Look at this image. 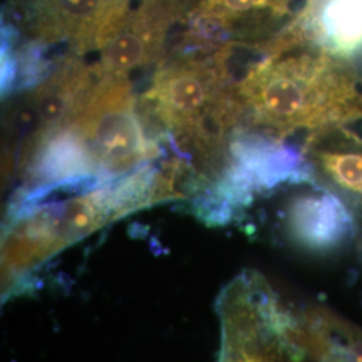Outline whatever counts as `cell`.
<instances>
[{
	"mask_svg": "<svg viewBox=\"0 0 362 362\" xmlns=\"http://www.w3.org/2000/svg\"><path fill=\"white\" fill-rule=\"evenodd\" d=\"M236 129L282 140L298 130L311 136L362 118V82L350 64L306 45L274 42L226 88Z\"/></svg>",
	"mask_w": 362,
	"mask_h": 362,
	"instance_id": "obj_1",
	"label": "cell"
},
{
	"mask_svg": "<svg viewBox=\"0 0 362 362\" xmlns=\"http://www.w3.org/2000/svg\"><path fill=\"white\" fill-rule=\"evenodd\" d=\"M224 89L214 57L163 59L151 86L137 101L148 139L158 145L191 139Z\"/></svg>",
	"mask_w": 362,
	"mask_h": 362,
	"instance_id": "obj_2",
	"label": "cell"
},
{
	"mask_svg": "<svg viewBox=\"0 0 362 362\" xmlns=\"http://www.w3.org/2000/svg\"><path fill=\"white\" fill-rule=\"evenodd\" d=\"M76 127L105 179L125 175L158 156L160 145L148 139L128 77H100Z\"/></svg>",
	"mask_w": 362,
	"mask_h": 362,
	"instance_id": "obj_3",
	"label": "cell"
},
{
	"mask_svg": "<svg viewBox=\"0 0 362 362\" xmlns=\"http://www.w3.org/2000/svg\"><path fill=\"white\" fill-rule=\"evenodd\" d=\"M98 79L95 67L77 55L65 57L38 86L27 90L15 121L22 130L19 165L46 137L76 124Z\"/></svg>",
	"mask_w": 362,
	"mask_h": 362,
	"instance_id": "obj_4",
	"label": "cell"
},
{
	"mask_svg": "<svg viewBox=\"0 0 362 362\" xmlns=\"http://www.w3.org/2000/svg\"><path fill=\"white\" fill-rule=\"evenodd\" d=\"M276 40L311 46L346 64L362 59V0H311L297 28Z\"/></svg>",
	"mask_w": 362,
	"mask_h": 362,
	"instance_id": "obj_5",
	"label": "cell"
},
{
	"mask_svg": "<svg viewBox=\"0 0 362 362\" xmlns=\"http://www.w3.org/2000/svg\"><path fill=\"white\" fill-rule=\"evenodd\" d=\"M288 228L296 240L314 251L329 252L354 233L349 209L332 192L318 188L298 197L288 211Z\"/></svg>",
	"mask_w": 362,
	"mask_h": 362,
	"instance_id": "obj_6",
	"label": "cell"
},
{
	"mask_svg": "<svg viewBox=\"0 0 362 362\" xmlns=\"http://www.w3.org/2000/svg\"><path fill=\"white\" fill-rule=\"evenodd\" d=\"M19 169L26 170L33 188L65 184L95 175L101 176L88 144L76 127L46 137Z\"/></svg>",
	"mask_w": 362,
	"mask_h": 362,
	"instance_id": "obj_7",
	"label": "cell"
},
{
	"mask_svg": "<svg viewBox=\"0 0 362 362\" xmlns=\"http://www.w3.org/2000/svg\"><path fill=\"white\" fill-rule=\"evenodd\" d=\"M311 136L306 148L311 167H317L341 189L362 196L361 140L342 128Z\"/></svg>",
	"mask_w": 362,
	"mask_h": 362,
	"instance_id": "obj_8",
	"label": "cell"
},
{
	"mask_svg": "<svg viewBox=\"0 0 362 362\" xmlns=\"http://www.w3.org/2000/svg\"><path fill=\"white\" fill-rule=\"evenodd\" d=\"M163 31L158 23H145L139 21L117 33L104 50L98 64H95L97 76L128 77L132 70L141 69L155 62L161 52Z\"/></svg>",
	"mask_w": 362,
	"mask_h": 362,
	"instance_id": "obj_9",
	"label": "cell"
}]
</instances>
